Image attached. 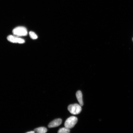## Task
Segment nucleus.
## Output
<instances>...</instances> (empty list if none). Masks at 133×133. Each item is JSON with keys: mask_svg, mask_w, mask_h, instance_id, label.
I'll list each match as a JSON object with an SVG mask.
<instances>
[{"mask_svg": "<svg viewBox=\"0 0 133 133\" xmlns=\"http://www.w3.org/2000/svg\"><path fill=\"white\" fill-rule=\"evenodd\" d=\"M68 109L71 114L74 115L78 114L82 110L81 106L77 104L70 105L68 106Z\"/></svg>", "mask_w": 133, "mask_h": 133, "instance_id": "3", "label": "nucleus"}, {"mask_svg": "<svg viewBox=\"0 0 133 133\" xmlns=\"http://www.w3.org/2000/svg\"><path fill=\"white\" fill-rule=\"evenodd\" d=\"M76 96L79 104L81 106L84 105L83 100V95L82 92L81 91H78L76 92Z\"/></svg>", "mask_w": 133, "mask_h": 133, "instance_id": "6", "label": "nucleus"}, {"mask_svg": "<svg viewBox=\"0 0 133 133\" xmlns=\"http://www.w3.org/2000/svg\"><path fill=\"white\" fill-rule=\"evenodd\" d=\"M26 133H35V131H30V132H28Z\"/></svg>", "mask_w": 133, "mask_h": 133, "instance_id": "10", "label": "nucleus"}, {"mask_svg": "<svg viewBox=\"0 0 133 133\" xmlns=\"http://www.w3.org/2000/svg\"><path fill=\"white\" fill-rule=\"evenodd\" d=\"M29 36L31 39H37L38 36L33 31H31L29 33Z\"/></svg>", "mask_w": 133, "mask_h": 133, "instance_id": "9", "label": "nucleus"}, {"mask_svg": "<svg viewBox=\"0 0 133 133\" xmlns=\"http://www.w3.org/2000/svg\"><path fill=\"white\" fill-rule=\"evenodd\" d=\"M34 131L37 133H46L47 129L45 127H41L34 129Z\"/></svg>", "mask_w": 133, "mask_h": 133, "instance_id": "7", "label": "nucleus"}, {"mask_svg": "<svg viewBox=\"0 0 133 133\" xmlns=\"http://www.w3.org/2000/svg\"><path fill=\"white\" fill-rule=\"evenodd\" d=\"M12 32L14 35L17 37L25 36L28 34L27 29L23 26H18L15 28Z\"/></svg>", "mask_w": 133, "mask_h": 133, "instance_id": "1", "label": "nucleus"}, {"mask_svg": "<svg viewBox=\"0 0 133 133\" xmlns=\"http://www.w3.org/2000/svg\"><path fill=\"white\" fill-rule=\"evenodd\" d=\"M62 120L61 119H54L51 121L48 125L49 128H53L58 127L62 123Z\"/></svg>", "mask_w": 133, "mask_h": 133, "instance_id": "5", "label": "nucleus"}, {"mask_svg": "<svg viewBox=\"0 0 133 133\" xmlns=\"http://www.w3.org/2000/svg\"><path fill=\"white\" fill-rule=\"evenodd\" d=\"M78 121L77 118L74 116H71L68 118L64 123L65 127L69 129L72 128L77 123Z\"/></svg>", "mask_w": 133, "mask_h": 133, "instance_id": "2", "label": "nucleus"}, {"mask_svg": "<svg viewBox=\"0 0 133 133\" xmlns=\"http://www.w3.org/2000/svg\"><path fill=\"white\" fill-rule=\"evenodd\" d=\"M7 39L8 41L12 43L22 44L25 43V41L24 39L14 35H9L8 36Z\"/></svg>", "mask_w": 133, "mask_h": 133, "instance_id": "4", "label": "nucleus"}, {"mask_svg": "<svg viewBox=\"0 0 133 133\" xmlns=\"http://www.w3.org/2000/svg\"><path fill=\"white\" fill-rule=\"evenodd\" d=\"M70 129L65 127L61 128L58 130V133H70Z\"/></svg>", "mask_w": 133, "mask_h": 133, "instance_id": "8", "label": "nucleus"}]
</instances>
